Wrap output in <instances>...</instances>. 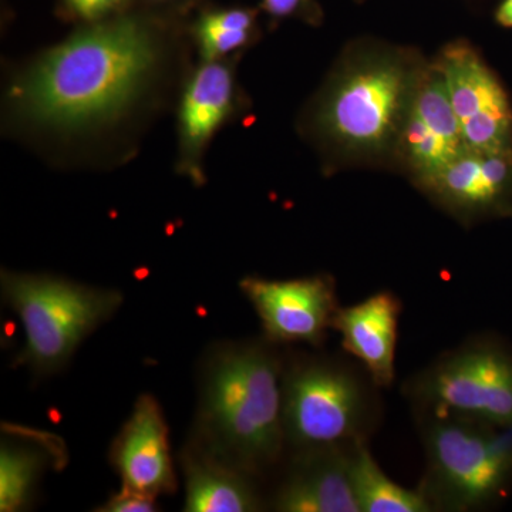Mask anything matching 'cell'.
<instances>
[{
	"label": "cell",
	"mask_w": 512,
	"mask_h": 512,
	"mask_svg": "<svg viewBox=\"0 0 512 512\" xmlns=\"http://www.w3.org/2000/svg\"><path fill=\"white\" fill-rule=\"evenodd\" d=\"M158 60L141 20L100 23L47 52L13 86L12 99L43 126H92L119 116L146 86Z\"/></svg>",
	"instance_id": "1"
},
{
	"label": "cell",
	"mask_w": 512,
	"mask_h": 512,
	"mask_svg": "<svg viewBox=\"0 0 512 512\" xmlns=\"http://www.w3.org/2000/svg\"><path fill=\"white\" fill-rule=\"evenodd\" d=\"M192 441L251 476L279 460L286 446L284 369L268 346L232 343L212 350Z\"/></svg>",
	"instance_id": "2"
},
{
	"label": "cell",
	"mask_w": 512,
	"mask_h": 512,
	"mask_svg": "<svg viewBox=\"0 0 512 512\" xmlns=\"http://www.w3.org/2000/svg\"><path fill=\"white\" fill-rule=\"evenodd\" d=\"M2 296L25 330V346L16 365L40 376L62 370L84 340L123 305L117 289L9 271L2 272Z\"/></svg>",
	"instance_id": "3"
},
{
	"label": "cell",
	"mask_w": 512,
	"mask_h": 512,
	"mask_svg": "<svg viewBox=\"0 0 512 512\" xmlns=\"http://www.w3.org/2000/svg\"><path fill=\"white\" fill-rule=\"evenodd\" d=\"M433 507L477 510L497 500L512 480V434L456 414L427 412L423 426Z\"/></svg>",
	"instance_id": "4"
},
{
	"label": "cell",
	"mask_w": 512,
	"mask_h": 512,
	"mask_svg": "<svg viewBox=\"0 0 512 512\" xmlns=\"http://www.w3.org/2000/svg\"><path fill=\"white\" fill-rule=\"evenodd\" d=\"M365 386L346 367L308 359L284 370L286 444L296 454L346 447L363 439L369 420Z\"/></svg>",
	"instance_id": "5"
},
{
	"label": "cell",
	"mask_w": 512,
	"mask_h": 512,
	"mask_svg": "<svg viewBox=\"0 0 512 512\" xmlns=\"http://www.w3.org/2000/svg\"><path fill=\"white\" fill-rule=\"evenodd\" d=\"M409 394L426 412L512 429V353L490 342L471 343L420 373Z\"/></svg>",
	"instance_id": "6"
},
{
	"label": "cell",
	"mask_w": 512,
	"mask_h": 512,
	"mask_svg": "<svg viewBox=\"0 0 512 512\" xmlns=\"http://www.w3.org/2000/svg\"><path fill=\"white\" fill-rule=\"evenodd\" d=\"M406 87V76L396 64L357 70L330 97L323 116L326 128L346 146L382 147L396 127Z\"/></svg>",
	"instance_id": "7"
},
{
	"label": "cell",
	"mask_w": 512,
	"mask_h": 512,
	"mask_svg": "<svg viewBox=\"0 0 512 512\" xmlns=\"http://www.w3.org/2000/svg\"><path fill=\"white\" fill-rule=\"evenodd\" d=\"M241 291L272 343L322 345L339 309L335 282L325 275L289 281L248 276L241 281Z\"/></svg>",
	"instance_id": "8"
},
{
	"label": "cell",
	"mask_w": 512,
	"mask_h": 512,
	"mask_svg": "<svg viewBox=\"0 0 512 512\" xmlns=\"http://www.w3.org/2000/svg\"><path fill=\"white\" fill-rule=\"evenodd\" d=\"M110 461L123 484L121 491L156 501L177 488L167 421L150 394L138 397L111 444Z\"/></svg>",
	"instance_id": "9"
},
{
	"label": "cell",
	"mask_w": 512,
	"mask_h": 512,
	"mask_svg": "<svg viewBox=\"0 0 512 512\" xmlns=\"http://www.w3.org/2000/svg\"><path fill=\"white\" fill-rule=\"evenodd\" d=\"M350 448H325L296 454L275 495L282 512H360L350 473Z\"/></svg>",
	"instance_id": "10"
},
{
	"label": "cell",
	"mask_w": 512,
	"mask_h": 512,
	"mask_svg": "<svg viewBox=\"0 0 512 512\" xmlns=\"http://www.w3.org/2000/svg\"><path fill=\"white\" fill-rule=\"evenodd\" d=\"M400 313L397 296L383 291L339 308L333 319L332 329L339 332L343 349L363 363L376 386H392L396 377Z\"/></svg>",
	"instance_id": "11"
},
{
	"label": "cell",
	"mask_w": 512,
	"mask_h": 512,
	"mask_svg": "<svg viewBox=\"0 0 512 512\" xmlns=\"http://www.w3.org/2000/svg\"><path fill=\"white\" fill-rule=\"evenodd\" d=\"M441 200L467 212H505L512 201V148L464 150L426 183Z\"/></svg>",
	"instance_id": "12"
},
{
	"label": "cell",
	"mask_w": 512,
	"mask_h": 512,
	"mask_svg": "<svg viewBox=\"0 0 512 512\" xmlns=\"http://www.w3.org/2000/svg\"><path fill=\"white\" fill-rule=\"evenodd\" d=\"M181 466L188 512H251L261 510L251 474L221 460L195 441L184 448Z\"/></svg>",
	"instance_id": "13"
},
{
	"label": "cell",
	"mask_w": 512,
	"mask_h": 512,
	"mask_svg": "<svg viewBox=\"0 0 512 512\" xmlns=\"http://www.w3.org/2000/svg\"><path fill=\"white\" fill-rule=\"evenodd\" d=\"M234 79L227 64L211 60L194 73L181 107V150L185 164L198 173V161L218 127L231 113Z\"/></svg>",
	"instance_id": "14"
},
{
	"label": "cell",
	"mask_w": 512,
	"mask_h": 512,
	"mask_svg": "<svg viewBox=\"0 0 512 512\" xmlns=\"http://www.w3.org/2000/svg\"><path fill=\"white\" fill-rule=\"evenodd\" d=\"M440 72L461 124L481 114L512 111L503 86L473 50H448Z\"/></svg>",
	"instance_id": "15"
},
{
	"label": "cell",
	"mask_w": 512,
	"mask_h": 512,
	"mask_svg": "<svg viewBox=\"0 0 512 512\" xmlns=\"http://www.w3.org/2000/svg\"><path fill=\"white\" fill-rule=\"evenodd\" d=\"M350 473L360 512H429L433 504L423 491H412L390 480L377 466L363 440L350 448Z\"/></svg>",
	"instance_id": "16"
},
{
	"label": "cell",
	"mask_w": 512,
	"mask_h": 512,
	"mask_svg": "<svg viewBox=\"0 0 512 512\" xmlns=\"http://www.w3.org/2000/svg\"><path fill=\"white\" fill-rule=\"evenodd\" d=\"M45 463L46 457L37 448L3 441L0 451V511H20L29 504Z\"/></svg>",
	"instance_id": "17"
},
{
	"label": "cell",
	"mask_w": 512,
	"mask_h": 512,
	"mask_svg": "<svg viewBox=\"0 0 512 512\" xmlns=\"http://www.w3.org/2000/svg\"><path fill=\"white\" fill-rule=\"evenodd\" d=\"M252 23L254 16L244 9L221 10L202 16L197 26V37L205 62L220 60L244 46Z\"/></svg>",
	"instance_id": "18"
},
{
	"label": "cell",
	"mask_w": 512,
	"mask_h": 512,
	"mask_svg": "<svg viewBox=\"0 0 512 512\" xmlns=\"http://www.w3.org/2000/svg\"><path fill=\"white\" fill-rule=\"evenodd\" d=\"M404 140H406L409 156L424 184L440 174L454 158L460 156L464 151L453 146L450 141L436 131L431 130L414 113H410L409 121H407Z\"/></svg>",
	"instance_id": "19"
},
{
	"label": "cell",
	"mask_w": 512,
	"mask_h": 512,
	"mask_svg": "<svg viewBox=\"0 0 512 512\" xmlns=\"http://www.w3.org/2000/svg\"><path fill=\"white\" fill-rule=\"evenodd\" d=\"M412 113L423 120L431 130L450 141L453 146L466 150L461 123L451 104L446 80L441 72L431 76L414 97Z\"/></svg>",
	"instance_id": "20"
},
{
	"label": "cell",
	"mask_w": 512,
	"mask_h": 512,
	"mask_svg": "<svg viewBox=\"0 0 512 512\" xmlns=\"http://www.w3.org/2000/svg\"><path fill=\"white\" fill-rule=\"evenodd\" d=\"M157 510L156 501L141 495L121 491L97 508L101 512H151Z\"/></svg>",
	"instance_id": "21"
},
{
	"label": "cell",
	"mask_w": 512,
	"mask_h": 512,
	"mask_svg": "<svg viewBox=\"0 0 512 512\" xmlns=\"http://www.w3.org/2000/svg\"><path fill=\"white\" fill-rule=\"evenodd\" d=\"M64 2L79 18L94 22L119 9L124 0H64Z\"/></svg>",
	"instance_id": "22"
},
{
	"label": "cell",
	"mask_w": 512,
	"mask_h": 512,
	"mask_svg": "<svg viewBox=\"0 0 512 512\" xmlns=\"http://www.w3.org/2000/svg\"><path fill=\"white\" fill-rule=\"evenodd\" d=\"M265 8L274 16H288L301 5V0H264Z\"/></svg>",
	"instance_id": "23"
},
{
	"label": "cell",
	"mask_w": 512,
	"mask_h": 512,
	"mask_svg": "<svg viewBox=\"0 0 512 512\" xmlns=\"http://www.w3.org/2000/svg\"><path fill=\"white\" fill-rule=\"evenodd\" d=\"M497 20L505 28H512V0H504L497 10Z\"/></svg>",
	"instance_id": "24"
}]
</instances>
